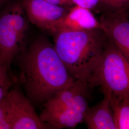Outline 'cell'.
<instances>
[{
    "label": "cell",
    "instance_id": "1",
    "mask_svg": "<svg viewBox=\"0 0 129 129\" xmlns=\"http://www.w3.org/2000/svg\"><path fill=\"white\" fill-rule=\"evenodd\" d=\"M20 62L22 83L34 104H44L75 81L54 44L44 38L34 42L23 54Z\"/></svg>",
    "mask_w": 129,
    "mask_h": 129
},
{
    "label": "cell",
    "instance_id": "2",
    "mask_svg": "<svg viewBox=\"0 0 129 129\" xmlns=\"http://www.w3.org/2000/svg\"><path fill=\"white\" fill-rule=\"evenodd\" d=\"M54 46L75 80L88 82L105 48L107 37L102 29L56 33Z\"/></svg>",
    "mask_w": 129,
    "mask_h": 129
},
{
    "label": "cell",
    "instance_id": "3",
    "mask_svg": "<svg viewBox=\"0 0 129 129\" xmlns=\"http://www.w3.org/2000/svg\"><path fill=\"white\" fill-rule=\"evenodd\" d=\"M88 83L89 88L99 86L116 96L129 97V62L108 37L101 58Z\"/></svg>",
    "mask_w": 129,
    "mask_h": 129
},
{
    "label": "cell",
    "instance_id": "4",
    "mask_svg": "<svg viewBox=\"0 0 129 129\" xmlns=\"http://www.w3.org/2000/svg\"><path fill=\"white\" fill-rule=\"evenodd\" d=\"M28 27L22 4L11 5L0 15V60L10 68L14 58L22 51Z\"/></svg>",
    "mask_w": 129,
    "mask_h": 129
},
{
    "label": "cell",
    "instance_id": "5",
    "mask_svg": "<svg viewBox=\"0 0 129 129\" xmlns=\"http://www.w3.org/2000/svg\"><path fill=\"white\" fill-rule=\"evenodd\" d=\"M5 100L11 129H51L37 115L27 97L17 89L11 88Z\"/></svg>",
    "mask_w": 129,
    "mask_h": 129
},
{
    "label": "cell",
    "instance_id": "6",
    "mask_svg": "<svg viewBox=\"0 0 129 129\" xmlns=\"http://www.w3.org/2000/svg\"><path fill=\"white\" fill-rule=\"evenodd\" d=\"M88 90L76 96L68 105L56 110H43L40 117L52 129H74L84 121L89 108Z\"/></svg>",
    "mask_w": 129,
    "mask_h": 129
},
{
    "label": "cell",
    "instance_id": "7",
    "mask_svg": "<svg viewBox=\"0 0 129 129\" xmlns=\"http://www.w3.org/2000/svg\"><path fill=\"white\" fill-rule=\"evenodd\" d=\"M101 13L99 20L102 30L129 62V17L127 12Z\"/></svg>",
    "mask_w": 129,
    "mask_h": 129
},
{
    "label": "cell",
    "instance_id": "8",
    "mask_svg": "<svg viewBox=\"0 0 129 129\" xmlns=\"http://www.w3.org/2000/svg\"><path fill=\"white\" fill-rule=\"evenodd\" d=\"M22 5L28 20L37 27L47 31L67 14L70 8L44 0H23Z\"/></svg>",
    "mask_w": 129,
    "mask_h": 129
},
{
    "label": "cell",
    "instance_id": "9",
    "mask_svg": "<svg viewBox=\"0 0 129 129\" xmlns=\"http://www.w3.org/2000/svg\"><path fill=\"white\" fill-rule=\"evenodd\" d=\"M102 29L99 19L90 10L73 5L67 14L54 23L48 32L54 35L66 31H82Z\"/></svg>",
    "mask_w": 129,
    "mask_h": 129
},
{
    "label": "cell",
    "instance_id": "10",
    "mask_svg": "<svg viewBox=\"0 0 129 129\" xmlns=\"http://www.w3.org/2000/svg\"><path fill=\"white\" fill-rule=\"evenodd\" d=\"M102 91L103 99L96 105L88 108L84 122L89 129H116L110 103V93Z\"/></svg>",
    "mask_w": 129,
    "mask_h": 129
},
{
    "label": "cell",
    "instance_id": "11",
    "mask_svg": "<svg viewBox=\"0 0 129 129\" xmlns=\"http://www.w3.org/2000/svg\"><path fill=\"white\" fill-rule=\"evenodd\" d=\"M88 82L75 80L72 85L61 90L44 103L43 110L53 111L60 109L68 105L77 95L88 90Z\"/></svg>",
    "mask_w": 129,
    "mask_h": 129
},
{
    "label": "cell",
    "instance_id": "12",
    "mask_svg": "<svg viewBox=\"0 0 129 129\" xmlns=\"http://www.w3.org/2000/svg\"><path fill=\"white\" fill-rule=\"evenodd\" d=\"M110 103L116 129H129V97L110 93Z\"/></svg>",
    "mask_w": 129,
    "mask_h": 129
},
{
    "label": "cell",
    "instance_id": "13",
    "mask_svg": "<svg viewBox=\"0 0 129 129\" xmlns=\"http://www.w3.org/2000/svg\"><path fill=\"white\" fill-rule=\"evenodd\" d=\"M98 9L101 12L125 13L129 9V0H100Z\"/></svg>",
    "mask_w": 129,
    "mask_h": 129
},
{
    "label": "cell",
    "instance_id": "14",
    "mask_svg": "<svg viewBox=\"0 0 129 129\" xmlns=\"http://www.w3.org/2000/svg\"><path fill=\"white\" fill-rule=\"evenodd\" d=\"M10 68L0 60V101L9 91L13 81L10 76Z\"/></svg>",
    "mask_w": 129,
    "mask_h": 129
},
{
    "label": "cell",
    "instance_id": "15",
    "mask_svg": "<svg viewBox=\"0 0 129 129\" xmlns=\"http://www.w3.org/2000/svg\"><path fill=\"white\" fill-rule=\"evenodd\" d=\"M0 129H11L5 97L0 101Z\"/></svg>",
    "mask_w": 129,
    "mask_h": 129
},
{
    "label": "cell",
    "instance_id": "16",
    "mask_svg": "<svg viewBox=\"0 0 129 129\" xmlns=\"http://www.w3.org/2000/svg\"><path fill=\"white\" fill-rule=\"evenodd\" d=\"M73 5L90 10L98 9L100 0H70Z\"/></svg>",
    "mask_w": 129,
    "mask_h": 129
},
{
    "label": "cell",
    "instance_id": "17",
    "mask_svg": "<svg viewBox=\"0 0 129 129\" xmlns=\"http://www.w3.org/2000/svg\"><path fill=\"white\" fill-rule=\"evenodd\" d=\"M55 5H58L66 7H70L73 5L70 0H44Z\"/></svg>",
    "mask_w": 129,
    "mask_h": 129
},
{
    "label": "cell",
    "instance_id": "18",
    "mask_svg": "<svg viewBox=\"0 0 129 129\" xmlns=\"http://www.w3.org/2000/svg\"><path fill=\"white\" fill-rule=\"evenodd\" d=\"M5 1L6 0H0V5H2Z\"/></svg>",
    "mask_w": 129,
    "mask_h": 129
},
{
    "label": "cell",
    "instance_id": "19",
    "mask_svg": "<svg viewBox=\"0 0 129 129\" xmlns=\"http://www.w3.org/2000/svg\"><path fill=\"white\" fill-rule=\"evenodd\" d=\"M126 12H127V14H128V17H129V9Z\"/></svg>",
    "mask_w": 129,
    "mask_h": 129
}]
</instances>
